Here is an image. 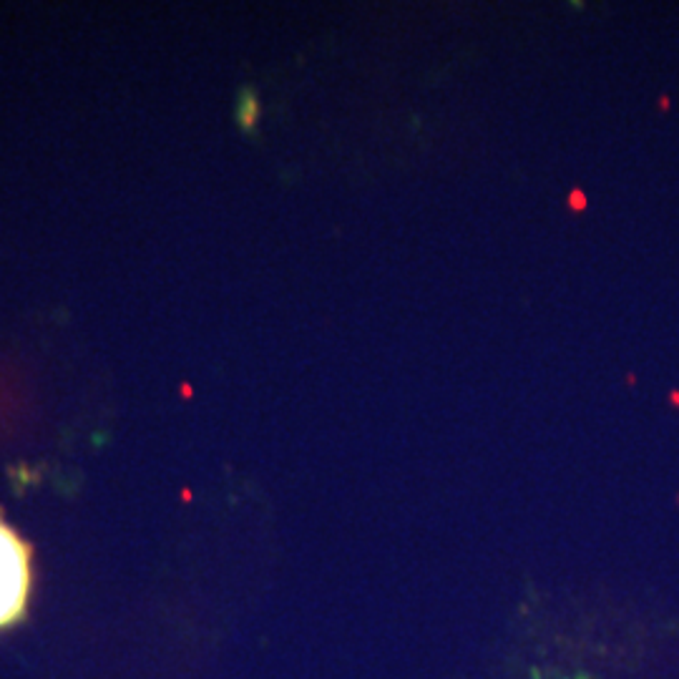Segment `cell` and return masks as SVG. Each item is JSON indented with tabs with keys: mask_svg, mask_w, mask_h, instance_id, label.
<instances>
[{
	"mask_svg": "<svg viewBox=\"0 0 679 679\" xmlns=\"http://www.w3.org/2000/svg\"><path fill=\"white\" fill-rule=\"evenodd\" d=\"M31 597V549L0 519V629L26 614Z\"/></svg>",
	"mask_w": 679,
	"mask_h": 679,
	"instance_id": "6da1fadb",
	"label": "cell"
}]
</instances>
